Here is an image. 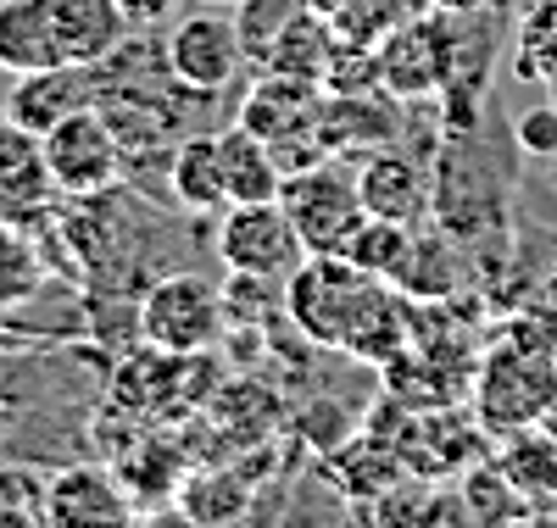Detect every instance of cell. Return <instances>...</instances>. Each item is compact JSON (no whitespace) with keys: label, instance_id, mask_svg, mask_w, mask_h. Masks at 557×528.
<instances>
[{"label":"cell","instance_id":"cell-24","mask_svg":"<svg viewBox=\"0 0 557 528\" xmlns=\"http://www.w3.org/2000/svg\"><path fill=\"white\" fill-rule=\"evenodd\" d=\"M117 7H123V17H128L134 28H151V23H162V17L178 7V0H117Z\"/></svg>","mask_w":557,"mask_h":528},{"label":"cell","instance_id":"cell-27","mask_svg":"<svg viewBox=\"0 0 557 528\" xmlns=\"http://www.w3.org/2000/svg\"><path fill=\"white\" fill-rule=\"evenodd\" d=\"M346 7H351V0H307V12H318V17H330V23H335V17H341Z\"/></svg>","mask_w":557,"mask_h":528},{"label":"cell","instance_id":"cell-29","mask_svg":"<svg viewBox=\"0 0 557 528\" xmlns=\"http://www.w3.org/2000/svg\"><path fill=\"white\" fill-rule=\"evenodd\" d=\"M207 7H240V0H207Z\"/></svg>","mask_w":557,"mask_h":528},{"label":"cell","instance_id":"cell-26","mask_svg":"<svg viewBox=\"0 0 557 528\" xmlns=\"http://www.w3.org/2000/svg\"><path fill=\"white\" fill-rule=\"evenodd\" d=\"M435 12H451V17H480V12H491L496 0H430Z\"/></svg>","mask_w":557,"mask_h":528},{"label":"cell","instance_id":"cell-9","mask_svg":"<svg viewBox=\"0 0 557 528\" xmlns=\"http://www.w3.org/2000/svg\"><path fill=\"white\" fill-rule=\"evenodd\" d=\"M45 512H51L57 528H101V523H128L134 501L128 490L107 467H62L51 473V495H45Z\"/></svg>","mask_w":557,"mask_h":528},{"label":"cell","instance_id":"cell-16","mask_svg":"<svg viewBox=\"0 0 557 528\" xmlns=\"http://www.w3.org/2000/svg\"><path fill=\"white\" fill-rule=\"evenodd\" d=\"M496 467H502L507 485H513V495H524V501H557V435H552L546 423H530V428L502 435Z\"/></svg>","mask_w":557,"mask_h":528},{"label":"cell","instance_id":"cell-10","mask_svg":"<svg viewBox=\"0 0 557 528\" xmlns=\"http://www.w3.org/2000/svg\"><path fill=\"white\" fill-rule=\"evenodd\" d=\"M51 17H57V51L73 67H96L117 56L123 34L134 28L117 0H51Z\"/></svg>","mask_w":557,"mask_h":528},{"label":"cell","instance_id":"cell-2","mask_svg":"<svg viewBox=\"0 0 557 528\" xmlns=\"http://www.w3.org/2000/svg\"><path fill=\"white\" fill-rule=\"evenodd\" d=\"M223 328H228V301L201 273H168L139 301V334L162 356H201L223 340Z\"/></svg>","mask_w":557,"mask_h":528},{"label":"cell","instance_id":"cell-20","mask_svg":"<svg viewBox=\"0 0 557 528\" xmlns=\"http://www.w3.org/2000/svg\"><path fill=\"white\" fill-rule=\"evenodd\" d=\"M407 251H412V223H391V217H368L357 234H351V246L341 256H351L362 273H374L385 284H396V273L407 267Z\"/></svg>","mask_w":557,"mask_h":528},{"label":"cell","instance_id":"cell-7","mask_svg":"<svg viewBox=\"0 0 557 528\" xmlns=\"http://www.w3.org/2000/svg\"><path fill=\"white\" fill-rule=\"evenodd\" d=\"M39 156L51 167L62 196H101V189H112L123 178V146L96 106H78L57 128H45Z\"/></svg>","mask_w":557,"mask_h":528},{"label":"cell","instance_id":"cell-5","mask_svg":"<svg viewBox=\"0 0 557 528\" xmlns=\"http://www.w3.org/2000/svg\"><path fill=\"white\" fill-rule=\"evenodd\" d=\"M557 401V362L535 345H502L480 362L474 378V417L491 435H513V428L546 423Z\"/></svg>","mask_w":557,"mask_h":528},{"label":"cell","instance_id":"cell-22","mask_svg":"<svg viewBox=\"0 0 557 528\" xmlns=\"http://www.w3.org/2000/svg\"><path fill=\"white\" fill-rule=\"evenodd\" d=\"M39 284H45V267H39L34 246L23 239V228H17V223L0 217V306L34 301Z\"/></svg>","mask_w":557,"mask_h":528},{"label":"cell","instance_id":"cell-12","mask_svg":"<svg viewBox=\"0 0 557 528\" xmlns=\"http://www.w3.org/2000/svg\"><path fill=\"white\" fill-rule=\"evenodd\" d=\"M84 73H89V67H73V62L17 73V89H12V101H7V106H12V117H17V128H28V134L39 139L45 128H57L67 112L89 106Z\"/></svg>","mask_w":557,"mask_h":528},{"label":"cell","instance_id":"cell-3","mask_svg":"<svg viewBox=\"0 0 557 528\" xmlns=\"http://www.w3.org/2000/svg\"><path fill=\"white\" fill-rule=\"evenodd\" d=\"M278 206L290 212V223H296V234H301L307 256L346 251V246H351V234L368 223L357 173H346V162H330V156H318V162L285 173Z\"/></svg>","mask_w":557,"mask_h":528},{"label":"cell","instance_id":"cell-13","mask_svg":"<svg viewBox=\"0 0 557 528\" xmlns=\"http://www.w3.org/2000/svg\"><path fill=\"white\" fill-rule=\"evenodd\" d=\"M335 56H341V34H335V23H330V17H318V12H307V7H301L285 28H278V34L268 39V51H262L268 73L307 78V84H323V78H330Z\"/></svg>","mask_w":557,"mask_h":528},{"label":"cell","instance_id":"cell-11","mask_svg":"<svg viewBox=\"0 0 557 528\" xmlns=\"http://www.w3.org/2000/svg\"><path fill=\"white\" fill-rule=\"evenodd\" d=\"M357 189L368 217H391V223H418L430 206V178L412 156L401 151H374L357 167Z\"/></svg>","mask_w":557,"mask_h":528},{"label":"cell","instance_id":"cell-21","mask_svg":"<svg viewBox=\"0 0 557 528\" xmlns=\"http://www.w3.org/2000/svg\"><path fill=\"white\" fill-rule=\"evenodd\" d=\"M45 495H51V478L7 462L0 467V528H28V523H51L45 512Z\"/></svg>","mask_w":557,"mask_h":528},{"label":"cell","instance_id":"cell-1","mask_svg":"<svg viewBox=\"0 0 557 528\" xmlns=\"http://www.w3.org/2000/svg\"><path fill=\"white\" fill-rule=\"evenodd\" d=\"M401 290L374 273H362L351 256L323 251L307 256L285 278V312L290 323L323 351H346L362 362H385L407 340V312Z\"/></svg>","mask_w":557,"mask_h":528},{"label":"cell","instance_id":"cell-28","mask_svg":"<svg viewBox=\"0 0 557 528\" xmlns=\"http://www.w3.org/2000/svg\"><path fill=\"white\" fill-rule=\"evenodd\" d=\"M546 428H552V435H557V401H552V412H546Z\"/></svg>","mask_w":557,"mask_h":528},{"label":"cell","instance_id":"cell-25","mask_svg":"<svg viewBox=\"0 0 557 528\" xmlns=\"http://www.w3.org/2000/svg\"><path fill=\"white\" fill-rule=\"evenodd\" d=\"M23 139H34L28 128H17V117H12V106L7 101H0V162H7L17 146H23Z\"/></svg>","mask_w":557,"mask_h":528},{"label":"cell","instance_id":"cell-15","mask_svg":"<svg viewBox=\"0 0 557 528\" xmlns=\"http://www.w3.org/2000/svg\"><path fill=\"white\" fill-rule=\"evenodd\" d=\"M218 156H223V184H228V206L235 201H278L285 189V167L262 146L251 128H218Z\"/></svg>","mask_w":557,"mask_h":528},{"label":"cell","instance_id":"cell-30","mask_svg":"<svg viewBox=\"0 0 557 528\" xmlns=\"http://www.w3.org/2000/svg\"><path fill=\"white\" fill-rule=\"evenodd\" d=\"M552 106H557V84H552Z\"/></svg>","mask_w":557,"mask_h":528},{"label":"cell","instance_id":"cell-18","mask_svg":"<svg viewBox=\"0 0 557 528\" xmlns=\"http://www.w3.org/2000/svg\"><path fill=\"white\" fill-rule=\"evenodd\" d=\"M62 196L51 167L39 156V139H23V146L0 162V217L7 223H28L34 212H45V201Z\"/></svg>","mask_w":557,"mask_h":528},{"label":"cell","instance_id":"cell-23","mask_svg":"<svg viewBox=\"0 0 557 528\" xmlns=\"http://www.w3.org/2000/svg\"><path fill=\"white\" fill-rule=\"evenodd\" d=\"M513 134H519V146H524L530 156H557V106L524 112V117L513 123Z\"/></svg>","mask_w":557,"mask_h":528},{"label":"cell","instance_id":"cell-6","mask_svg":"<svg viewBox=\"0 0 557 528\" xmlns=\"http://www.w3.org/2000/svg\"><path fill=\"white\" fill-rule=\"evenodd\" d=\"M218 262L251 284H285L307 262V246L278 201H235L218 223Z\"/></svg>","mask_w":557,"mask_h":528},{"label":"cell","instance_id":"cell-4","mask_svg":"<svg viewBox=\"0 0 557 528\" xmlns=\"http://www.w3.org/2000/svg\"><path fill=\"white\" fill-rule=\"evenodd\" d=\"M240 128H251L262 146L278 156L285 173H296V167H307L318 156H330V146H323V84L268 73L246 95Z\"/></svg>","mask_w":557,"mask_h":528},{"label":"cell","instance_id":"cell-19","mask_svg":"<svg viewBox=\"0 0 557 528\" xmlns=\"http://www.w3.org/2000/svg\"><path fill=\"white\" fill-rule=\"evenodd\" d=\"M246 506H251V490L240 485V473H228V467L190 473L178 485V512L190 523H235V517H246Z\"/></svg>","mask_w":557,"mask_h":528},{"label":"cell","instance_id":"cell-14","mask_svg":"<svg viewBox=\"0 0 557 528\" xmlns=\"http://www.w3.org/2000/svg\"><path fill=\"white\" fill-rule=\"evenodd\" d=\"M57 17L51 0H0V67L7 73H34L57 67Z\"/></svg>","mask_w":557,"mask_h":528},{"label":"cell","instance_id":"cell-17","mask_svg":"<svg viewBox=\"0 0 557 528\" xmlns=\"http://www.w3.org/2000/svg\"><path fill=\"white\" fill-rule=\"evenodd\" d=\"M168 184H173V201L184 212H212L228 206V184H223V156H218V134H196L184 139L168 162Z\"/></svg>","mask_w":557,"mask_h":528},{"label":"cell","instance_id":"cell-8","mask_svg":"<svg viewBox=\"0 0 557 528\" xmlns=\"http://www.w3.org/2000/svg\"><path fill=\"white\" fill-rule=\"evenodd\" d=\"M246 67V34L240 17H228L218 7L190 12L184 23H173L168 34V73L190 89V95H223Z\"/></svg>","mask_w":557,"mask_h":528}]
</instances>
